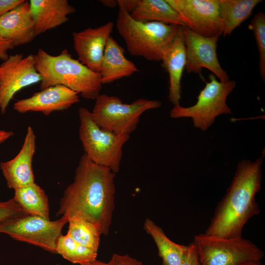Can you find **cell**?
<instances>
[{
    "label": "cell",
    "mask_w": 265,
    "mask_h": 265,
    "mask_svg": "<svg viewBox=\"0 0 265 265\" xmlns=\"http://www.w3.org/2000/svg\"><path fill=\"white\" fill-rule=\"evenodd\" d=\"M248 27L253 31L259 54L260 75L265 80V14L260 12L252 18Z\"/></svg>",
    "instance_id": "obj_26"
},
{
    "label": "cell",
    "mask_w": 265,
    "mask_h": 265,
    "mask_svg": "<svg viewBox=\"0 0 265 265\" xmlns=\"http://www.w3.org/2000/svg\"><path fill=\"white\" fill-rule=\"evenodd\" d=\"M36 149V136L28 126L22 148L13 159L2 162L0 168L9 188H16L34 182L32 168Z\"/></svg>",
    "instance_id": "obj_15"
},
{
    "label": "cell",
    "mask_w": 265,
    "mask_h": 265,
    "mask_svg": "<svg viewBox=\"0 0 265 265\" xmlns=\"http://www.w3.org/2000/svg\"><path fill=\"white\" fill-rule=\"evenodd\" d=\"M36 36L62 25L76 8L67 0H30Z\"/></svg>",
    "instance_id": "obj_18"
},
{
    "label": "cell",
    "mask_w": 265,
    "mask_h": 265,
    "mask_svg": "<svg viewBox=\"0 0 265 265\" xmlns=\"http://www.w3.org/2000/svg\"><path fill=\"white\" fill-rule=\"evenodd\" d=\"M116 26L131 54L150 61H161L181 26L136 21L119 8Z\"/></svg>",
    "instance_id": "obj_4"
},
{
    "label": "cell",
    "mask_w": 265,
    "mask_h": 265,
    "mask_svg": "<svg viewBox=\"0 0 265 265\" xmlns=\"http://www.w3.org/2000/svg\"><path fill=\"white\" fill-rule=\"evenodd\" d=\"M14 48L12 42L4 38L0 34V60H6L9 56L8 51Z\"/></svg>",
    "instance_id": "obj_30"
},
{
    "label": "cell",
    "mask_w": 265,
    "mask_h": 265,
    "mask_svg": "<svg viewBox=\"0 0 265 265\" xmlns=\"http://www.w3.org/2000/svg\"><path fill=\"white\" fill-rule=\"evenodd\" d=\"M130 14L138 21L159 22L186 26L166 0H137L134 10Z\"/></svg>",
    "instance_id": "obj_20"
},
{
    "label": "cell",
    "mask_w": 265,
    "mask_h": 265,
    "mask_svg": "<svg viewBox=\"0 0 265 265\" xmlns=\"http://www.w3.org/2000/svg\"><path fill=\"white\" fill-rule=\"evenodd\" d=\"M187 73L198 74L203 68L213 73L220 81L227 82L229 78L221 66L217 55V43L219 36L206 37L200 35L186 26H183Z\"/></svg>",
    "instance_id": "obj_12"
},
{
    "label": "cell",
    "mask_w": 265,
    "mask_h": 265,
    "mask_svg": "<svg viewBox=\"0 0 265 265\" xmlns=\"http://www.w3.org/2000/svg\"><path fill=\"white\" fill-rule=\"evenodd\" d=\"M79 137L84 154L93 162L109 168L113 173L120 170L123 147L130 135L117 134L100 128L87 108L79 109Z\"/></svg>",
    "instance_id": "obj_5"
},
{
    "label": "cell",
    "mask_w": 265,
    "mask_h": 265,
    "mask_svg": "<svg viewBox=\"0 0 265 265\" xmlns=\"http://www.w3.org/2000/svg\"><path fill=\"white\" fill-rule=\"evenodd\" d=\"M24 213L23 210L13 198L6 201L0 202V224L13 216Z\"/></svg>",
    "instance_id": "obj_27"
},
{
    "label": "cell",
    "mask_w": 265,
    "mask_h": 265,
    "mask_svg": "<svg viewBox=\"0 0 265 265\" xmlns=\"http://www.w3.org/2000/svg\"><path fill=\"white\" fill-rule=\"evenodd\" d=\"M263 160V157L254 162L243 159L238 164L204 234L226 238L242 237L245 225L260 212L256 196L261 187Z\"/></svg>",
    "instance_id": "obj_2"
},
{
    "label": "cell",
    "mask_w": 265,
    "mask_h": 265,
    "mask_svg": "<svg viewBox=\"0 0 265 265\" xmlns=\"http://www.w3.org/2000/svg\"><path fill=\"white\" fill-rule=\"evenodd\" d=\"M124 53V48L109 36L106 43L99 72L103 84L129 77L138 71L136 65L126 57Z\"/></svg>",
    "instance_id": "obj_19"
},
{
    "label": "cell",
    "mask_w": 265,
    "mask_h": 265,
    "mask_svg": "<svg viewBox=\"0 0 265 265\" xmlns=\"http://www.w3.org/2000/svg\"><path fill=\"white\" fill-rule=\"evenodd\" d=\"M186 61L182 26H180L161 60L169 75L168 100L174 106L180 105L181 79Z\"/></svg>",
    "instance_id": "obj_17"
},
{
    "label": "cell",
    "mask_w": 265,
    "mask_h": 265,
    "mask_svg": "<svg viewBox=\"0 0 265 265\" xmlns=\"http://www.w3.org/2000/svg\"><path fill=\"white\" fill-rule=\"evenodd\" d=\"M14 133L11 131H0V143L12 137Z\"/></svg>",
    "instance_id": "obj_33"
},
{
    "label": "cell",
    "mask_w": 265,
    "mask_h": 265,
    "mask_svg": "<svg viewBox=\"0 0 265 265\" xmlns=\"http://www.w3.org/2000/svg\"><path fill=\"white\" fill-rule=\"evenodd\" d=\"M68 223L67 233L77 242L98 252L103 234L99 224L77 217L70 218Z\"/></svg>",
    "instance_id": "obj_24"
},
{
    "label": "cell",
    "mask_w": 265,
    "mask_h": 265,
    "mask_svg": "<svg viewBox=\"0 0 265 265\" xmlns=\"http://www.w3.org/2000/svg\"><path fill=\"white\" fill-rule=\"evenodd\" d=\"M56 252L73 264L80 265L96 259L98 252L77 242L68 233L57 239Z\"/></svg>",
    "instance_id": "obj_25"
},
{
    "label": "cell",
    "mask_w": 265,
    "mask_h": 265,
    "mask_svg": "<svg viewBox=\"0 0 265 265\" xmlns=\"http://www.w3.org/2000/svg\"><path fill=\"white\" fill-rule=\"evenodd\" d=\"M192 242L200 265H238L261 261L264 256L261 248L242 237L226 238L201 233L194 236Z\"/></svg>",
    "instance_id": "obj_7"
},
{
    "label": "cell",
    "mask_w": 265,
    "mask_h": 265,
    "mask_svg": "<svg viewBox=\"0 0 265 265\" xmlns=\"http://www.w3.org/2000/svg\"><path fill=\"white\" fill-rule=\"evenodd\" d=\"M25 0H0V17L14 8Z\"/></svg>",
    "instance_id": "obj_31"
},
{
    "label": "cell",
    "mask_w": 265,
    "mask_h": 265,
    "mask_svg": "<svg viewBox=\"0 0 265 265\" xmlns=\"http://www.w3.org/2000/svg\"><path fill=\"white\" fill-rule=\"evenodd\" d=\"M100 1L105 6L110 7V8L115 7L117 5V0H101Z\"/></svg>",
    "instance_id": "obj_34"
},
{
    "label": "cell",
    "mask_w": 265,
    "mask_h": 265,
    "mask_svg": "<svg viewBox=\"0 0 265 265\" xmlns=\"http://www.w3.org/2000/svg\"><path fill=\"white\" fill-rule=\"evenodd\" d=\"M210 81L200 92L196 103L189 107L174 106L170 112L173 118L190 117L193 126L205 131L222 114H230L231 110L226 103V99L236 86L235 80L221 82L213 74L209 76Z\"/></svg>",
    "instance_id": "obj_8"
},
{
    "label": "cell",
    "mask_w": 265,
    "mask_h": 265,
    "mask_svg": "<svg viewBox=\"0 0 265 265\" xmlns=\"http://www.w3.org/2000/svg\"><path fill=\"white\" fill-rule=\"evenodd\" d=\"M41 80L35 68V54L9 55L0 64V111L4 114L15 94Z\"/></svg>",
    "instance_id": "obj_10"
},
{
    "label": "cell",
    "mask_w": 265,
    "mask_h": 265,
    "mask_svg": "<svg viewBox=\"0 0 265 265\" xmlns=\"http://www.w3.org/2000/svg\"><path fill=\"white\" fill-rule=\"evenodd\" d=\"M186 27L206 37L222 34L219 0H166Z\"/></svg>",
    "instance_id": "obj_11"
},
{
    "label": "cell",
    "mask_w": 265,
    "mask_h": 265,
    "mask_svg": "<svg viewBox=\"0 0 265 265\" xmlns=\"http://www.w3.org/2000/svg\"><path fill=\"white\" fill-rule=\"evenodd\" d=\"M261 0H219V13L223 24L222 35L229 36L247 19Z\"/></svg>",
    "instance_id": "obj_23"
},
{
    "label": "cell",
    "mask_w": 265,
    "mask_h": 265,
    "mask_svg": "<svg viewBox=\"0 0 265 265\" xmlns=\"http://www.w3.org/2000/svg\"><path fill=\"white\" fill-rule=\"evenodd\" d=\"M113 27L114 23L110 21L96 28L89 27L72 33L78 60L95 72H100L106 43Z\"/></svg>",
    "instance_id": "obj_13"
},
{
    "label": "cell",
    "mask_w": 265,
    "mask_h": 265,
    "mask_svg": "<svg viewBox=\"0 0 265 265\" xmlns=\"http://www.w3.org/2000/svg\"><path fill=\"white\" fill-rule=\"evenodd\" d=\"M108 265H143L141 261L133 258L128 255L113 254Z\"/></svg>",
    "instance_id": "obj_28"
},
{
    "label": "cell",
    "mask_w": 265,
    "mask_h": 265,
    "mask_svg": "<svg viewBox=\"0 0 265 265\" xmlns=\"http://www.w3.org/2000/svg\"><path fill=\"white\" fill-rule=\"evenodd\" d=\"M144 229L155 242L158 255L162 259V265H181L187 245L172 241L161 228L149 218L144 221Z\"/></svg>",
    "instance_id": "obj_21"
},
{
    "label": "cell",
    "mask_w": 265,
    "mask_h": 265,
    "mask_svg": "<svg viewBox=\"0 0 265 265\" xmlns=\"http://www.w3.org/2000/svg\"><path fill=\"white\" fill-rule=\"evenodd\" d=\"M181 265H200L193 242H191L187 245V249Z\"/></svg>",
    "instance_id": "obj_29"
},
{
    "label": "cell",
    "mask_w": 265,
    "mask_h": 265,
    "mask_svg": "<svg viewBox=\"0 0 265 265\" xmlns=\"http://www.w3.org/2000/svg\"><path fill=\"white\" fill-rule=\"evenodd\" d=\"M35 56V68L41 77L40 89L56 85L65 86L86 99H95L103 84L95 72L72 57L66 49L52 55L39 49Z\"/></svg>",
    "instance_id": "obj_3"
},
{
    "label": "cell",
    "mask_w": 265,
    "mask_h": 265,
    "mask_svg": "<svg viewBox=\"0 0 265 265\" xmlns=\"http://www.w3.org/2000/svg\"><path fill=\"white\" fill-rule=\"evenodd\" d=\"M68 221V219L63 216L51 221L24 213L13 216L0 224V233L56 253L57 239Z\"/></svg>",
    "instance_id": "obj_9"
},
{
    "label": "cell",
    "mask_w": 265,
    "mask_h": 265,
    "mask_svg": "<svg viewBox=\"0 0 265 265\" xmlns=\"http://www.w3.org/2000/svg\"><path fill=\"white\" fill-rule=\"evenodd\" d=\"M14 191L13 199L25 214L50 220L48 196L39 186L34 182Z\"/></svg>",
    "instance_id": "obj_22"
},
{
    "label": "cell",
    "mask_w": 265,
    "mask_h": 265,
    "mask_svg": "<svg viewBox=\"0 0 265 265\" xmlns=\"http://www.w3.org/2000/svg\"><path fill=\"white\" fill-rule=\"evenodd\" d=\"M115 173L96 164L84 154L74 181L65 188L56 216L81 218L99 224L108 235L114 209Z\"/></svg>",
    "instance_id": "obj_1"
},
{
    "label": "cell",
    "mask_w": 265,
    "mask_h": 265,
    "mask_svg": "<svg viewBox=\"0 0 265 265\" xmlns=\"http://www.w3.org/2000/svg\"><path fill=\"white\" fill-rule=\"evenodd\" d=\"M117 2L120 9H122L131 14L134 9L137 0H117Z\"/></svg>",
    "instance_id": "obj_32"
},
{
    "label": "cell",
    "mask_w": 265,
    "mask_h": 265,
    "mask_svg": "<svg viewBox=\"0 0 265 265\" xmlns=\"http://www.w3.org/2000/svg\"><path fill=\"white\" fill-rule=\"evenodd\" d=\"M95 100L91 112L93 120L102 129L117 134L130 135L136 129L143 112L161 106L159 101L144 99L124 104L118 97L106 94H100Z\"/></svg>",
    "instance_id": "obj_6"
},
{
    "label": "cell",
    "mask_w": 265,
    "mask_h": 265,
    "mask_svg": "<svg viewBox=\"0 0 265 265\" xmlns=\"http://www.w3.org/2000/svg\"><path fill=\"white\" fill-rule=\"evenodd\" d=\"M0 34L12 42L15 47L31 42L36 37L34 23L29 0L22 3L0 17Z\"/></svg>",
    "instance_id": "obj_16"
},
{
    "label": "cell",
    "mask_w": 265,
    "mask_h": 265,
    "mask_svg": "<svg viewBox=\"0 0 265 265\" xmlns=\"http://www.w3.org/2000/svg\"><path fill=\"white\" fill-rule=\"evenodd\" d=\"M238 265H262V264L260 260H255L243 262Z\"/></svg>",
    "instance_id": "obj_36"
},
{
    "label": "cell",
    "mask_w": 265,
    "mask_h": 265,
    "mask_svg": "<svg viewBox=\"0 0 265 265\" xmlns=\"http://www.w3.org/2000/svg\"><path fill=\"white\" fill-rule=\"evenodd\" d=\"M79 102L76 92L65 86L56 85L16 101L13 109L21 113L40 112L48 116L53 111L67 109Z\"/></svg>",
    "instance_id": "obj_14"
},
{
    "label": "cell",
    "mask_w": 265,
    "mask_h": 265,
    "mask_svg": "<svg viewBox=\"0 0 265 265\" xmlns=\"http://www.w3.org/2000/svg\"><path fill=\"white\" fill-rule=\"evenodd\" d=\"M81 265H108V263L97 260V259Z\"/></svg>",
    "instance_id": "obj_35"
}]
</instances>
